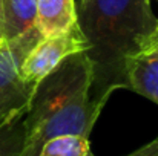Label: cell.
Returning <instances> with one entry per match:
<instances>
[{
	"label": "cell",
	"mask_w": 158,
	"mask_h": 156,
	"mask_svg": "<svg viewBox=\"0 0 158 156\" xmlns=\"http://www.w3.org/2000/svg\"><path fill=\"white\" fill-rule=\"evenodd\" d=\"M89 156H94V153H91V155H89Z\"/></svg>",
	"instance_id": "cell-13"
},
{
	"label": "cell",
	"mask_w": 158,
	"mask_h": 156,
	"mask_svg": "<svg viewBox=\"0 0 158 156\" xmlns=\"http://www.w3.org/2000/svg\"><path fill=\"white\" fill-rule=\"evenodd\" d=\"M89 138L78 135H60L48 139L37 156H89Z\"/></svg>",
	"instance_id": "cell-8"
},
{
	"label": "cell",
	"mask_w": 158,
	"mask_h": 156,
	"mask_svg": "<svg viewBox=\"0 0 158 156\" xmlns=\"http://www.w3.org/2000/svg\"><path fill=\"white\" fill-rule=\"evenodd\" d=\"M77 25L88 40L92 97L106 103L126 87L124 61L138 52L158 26L151 0H75Z\"/></svg>",
	"instance_id": "cell-1"
},
{
	"label": "cell",
	"mask_w": 158,
	"mask_h": 156,
	"mask_svg": "<svg viewBox=\"0 0 158 156\" xmlns=\"http://www.w3.org/2000/svg\"><path fill=\"white\" fill-rule=\"evenodd\" d=\"M124 78L126 87L158 104V45L127 57Z\"/></svg>",
	"instance_id": "cell-5"
},
{
	"label": "cell",
	"mask_w": 158,
	"mask_h": 156,
	"mask_svg": "<svg viewBox=\"0 0 158 156\" xmlns=\"http://www.w3.org/2000/svg\"><path fill=\"white\" fill-rule=\"evenodd\" d=\"M126 156H158V138L152 139L151 142L141 146L140 149L134 150L132 153Z\"/></svg>",
	"instance_id": "cell-10"
},
{
	"label": "cell",
	"mask_w": 158,
	"mask_h": 156,
	"mask_svg": "<svg viewBox=\"0 0 158 156\" xmlns=\"http://www.w3.org/2000/svg\"><path fill=\"white\" fill-rule=\"evenodd\" d=\"M37 0H2L3 38L12 40L35 28Z\"/></svg>",
	"instance_id": "cell-7"
},
{
	"label": "cell",
	"mask_w": 158,
	"mask_h": 156,
	"mask_svg": "<svg viewBox=\"0 0 158 156\" xmlns=\"http://www.w3.org/2000/svg\"><path fill=\"white\" fill-rule=\"evenodd\" d=\"M105 104L92 97V63L86 51L69 55L32 89L23 116L25 156H37L48 139L60 135L89 138Z\"/></svg>",
	"instance_id": "cell-2"
},
{
	"label": "cell",
	"mask_w": 158,
	"mask_h": 156,
	"mask_svg": "<svg viewBox=\"0 0 158 156\" xmlns=\"http://www.w3.org/2000/svg\"><path fill=\"white\" fill-rule=\"evenodd\" d=\"M158 45V26L155 28V31L149 35V38L144 42V45H143V48L140 49V51H143V49H146V48H151V46H157Z\"/></svg>",
	"instance_id": "cell-11"
},
{
	"label": "cell",
	"mask_w": 158,
	"mask_h": 156,
	"mask_svg": "<svg viewBox=\"0 0 158 156\" xmlns=\"http://www.w3.org/2000/svg\"><path fill=\"white\" fill-rule=\"evenodd\" d=\"M75 23V0H37L35 26L43 37L60 34Z\"/></svg>",
	"instance_id": "cell-6"
},
{
	"label": "cell",
	"mask_w": 158,
	"mask_h": 156,
	"mask_svg": "<svg viewBox=\"0 0 158 156\" xmlns=\"http://www.w3.org/2000/svg\"><path fill=\"white\" fill-rule=\"evenodd\" d=\"M88 40L81 34L77 23L60 34L43 37L20 64V78L26 83L35 84L64 58L77 52L88 51Z\"/></svg>",
	"instance_id": "cell-4"
},
{
	"label": "cell",
	"mask_w": 158,
	"mask_h": 156,
	"mask_svg": "<svg viewBox=\"0 0 158 156\" xmlns=\"http://www.w3.org/2000/svg\"><path fill=\"white\" fill-rule=\"evenodd\" d=\"M3 25H2V0H0V43L3 42Z\"/></svg>",
	"instance_id": "cell-12"
},
{
	"label": "cell",
	"mask_w": 158,
	"mask_h": 156,
	"mask_svg": "<svg viewBox=\"0 0 158 156\" xmlns=\"http://www.w3.org/2000/svg\"><path fill=\"white\" fill-rule=\"evenodd\" d=\"M26 129L23 116L0 129V156H25Z\"/></svg>",
	"instance_id": "cell-9"
},
{
	"label": "cell",
	"mask_w": 158,
	"mask_h": 156,
	"mask_svg": "<svg viewBox=\"0 0 158 156\" xmlns=\"http://www.w3.org/2000/svg\"><path fill=\"white\" fill-rule=\"evenodd\" d=\"M43 38L35 28L12 40L0 43V129L25 116L35 84L20 78L19 69L25 57Z\"/></svg>",
	"instance_id": "cell-3"
}]
</instances>
